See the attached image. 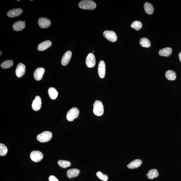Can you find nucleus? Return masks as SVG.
<instances>
[{
  "label": "nucleus",
  "mask_w": 181,
  "mask_h": 181,
  "mask_svg": "<svg viewBox=\"0 0 181 181\" xmlns=\"http://www.w3.org/2000/svg\"><path fill=\"white\" fill-rule=\"evenodd\" d=\"M79 6L81 9L92 10L96 8V4L94 1L90 0H84L80 2Z\"/></svg>",
  "instance_id": "obj_1"
},
{
  "label": "nucleus",
  "mask_w": 181,
  "mask_h": 181,
  "mask_svg": "<svg viewBox=\"0 0 181 181\" xmlns=\"http://www.w3.org/2000/svg\"><path fill=\"white\" fill-rule=\"evenodd\" d=\"M93 111L94 114L98 116H101L104 113V106L101 101L97 100L94 102Z\"/></svg>",
  "instance_id": "obj_2"
},
{
  "label": "nucleus",
  "mask_w": 181,
  "mask_h": 181,
  "mask_svg": "<svg viewBox=\"0 0 181 181\" xmlns=\"http://www.w3.org/2000/svg\"><path fill=\"white\" fill-rule=\"evenodd\" d=\"M52 136V132L48 131L44 132L37 136V140L42 143L49 142L51 140Z\"/></svg>",
  "instance_id": "obj_3"
},
{
  "label": "nucleus",
  "mask_w": 181,
  "mask_h": 181,
  "mask_svg": "<svg viewBox=\"0 0 181 181\" xmlns=\"http://www.w3.org/2000/svg\"><path fill=\"white\" fill-rule=\"evenodd\" d=\"M79 109L77 107H73L69 110L67 115V120L69 121H72L77 118L79 114Z\"/></svg>",
  "instance_id": "obj_4"
},
{
  "label": "nucleus",
  "mask_w": 181,
  "mask_h": 181,
  "mask_svg": "<svg viewBox=\"0 0 181 181\" xmlns=\"http://www.w3.org/2000/svg\"><path fill=\"white\" fill-rule=\"evenodd\" d=\"M104 37L112 43L117 41V37L114 32L112 31H106L103 33Z\"/></svg>",
  "instance_id": "obj_5"
},
{
  "label": "nucleus",
  "mask_w": 181,
  "mask_h": 181,
  "mask_svg": "<svg viewBox=\"0 0 181 181\" xmlns=\"http://www.w3.org/2000/svg\"><path fill=\"white\" fill-rule=\"evenodd\" d=\"M30 158L34 162H37L40 161L43 158V154L38 151L32 152L30 155Z\"/></svg>",
  "instance_id": "obj_6"
},
{
  "label": "nucleus",
  "mask_w": 181,
  "mask_h": 181,
  "mask_svg": "<svg viewBox=\"0 0 181 181\" xmlns=\"http://www.w3.org/2000/svg\"><path fill=\"white\" fill-rule=\"evenodd\" d=\"M96 60L95 56L92 53H90L86 58V66L89 68H92L95 66Z\"/></svg>",
  "instance_id": "obj_7"
},
{
  "label": "nucleus",
  "mask_w": 181,
  "mask_h": 181,
  "mask_svg": "<svg viewBox=\"0 0 181 181\" xmlns=\"http://www.w3.org/2000/svg\"><path fill=\"white\" fill-rule=\"evenodd\" d=\"M106 66L104 61L101 60L98 67V73L101 78H104L106 75Z\"/></svg>",
  "instance_id": "obj_8"
},
{
  "label": "nucleus",
  "mask_w": 181,
  "mask_h": 181,
  "mask_svg": "<svg viewBox=\"0 0 181 181\" xmlns=\"http://www.w3.org/2000/svg\"><path fill=\"white\" fill-rule=\"evenodd\" d=\"M26 72V66L22 63H19L17 66L16 70V76L19 78L22 77Z\"/></svg>",
  "instance_id": "obj_9"
},
{
  "label": "nucleus",
  "mask_w": 181,
  "mask_h": 181,
  "mask_svg": "<svg viewBox=\"0 0 181 181\" xmlns=\"http://www.w3.org/2000/svg\"><path fill=\"white\" fill-rule=\"evenodd\" d=\"M41 106L42 101L41 97L39 96L36 97L32 105L33 110L35 111H38L41 109Z\"/></svg>",
  "instance_id": "obj_10"
},
{
  "label": "nucleus",
  "mask_w": 181,
  "mask_h": 181,
  "mask_svg": "<svg viewBox=\"0 0 181 181\" xmlns=\"http://www.w3.org/2000/svg\"><path fill=\"white\" fill-rule=\"evenodd\" d=\"M38 23L40 28L45 29L48 28L51 25L50 21L46 18H41L39 19Z\"/></svg>",
  "instance_id": "obj_11"
},
{
  "label": "nucleus",
  "mask_w": 181,
  "mask_h": 181,
  "mask_svg": "<svg viewBox=\"0 0 181 181\" xmlns=\"http://www.w3.org/2000/svg\"><path fill=\"white\" fill-rule=\"evenodd\" d=\"M45 71V69L43 68H39L36 69L34 73V76L35 80L37 81L41 80L43 79Z\"/></svg>",
  "instance_id": "obj_12"
},
{
  "label": "nucleus",
  "mask_w": 181,
  "mask_h": 181,
  "mask_svg": "<svg viewBox=\"0 0 181 181\" xmlns=\"http://www.w3.org/2000/svg\"><path fill=\"white\" fill-rule=\"evenodd\" d=\"M72 54V52L70 51H67L64 53L61 62L62 66H66L68 64L71 59Z\"/></svg>",
  "instance_id": "obj_13"
},
{
  "label": "nucleus",
  "mask_w": 181,
  "mask_h": 181,
  "mask_svg": "<svg viewBox=\"0 0 181 181\" xmlns=\"http://www.w3.org/2000/svg\"><path fill=\"white\" fill-rule=\"evenodd\" d=\"M23 12V10L21 8H15L10 10L8 12L7 14L9 17L14 18L20 15Z\"/></svg>",
  "instance_id": "obj_14"
},
{
  "label": "nucleus",
  "mask_w": 181,
  "mask_h": 181,
  "mask_svg": "<svg viewBox=\"0 0 181 181\" xmlns=\"http://www.w3.org/2000/svg\"><path fill=\"white\" fill-rule=\"evenodd\" d=\"M52 45L51 41L46 40L39 44L38 49L39 51H43L49 48Z\"/></svg>",
  "instance_id": "obj_15"
},
{
  "label": "nucleus",
  "mask_w": 181,
  "mask_h": 181,
  "mask_svg": "<svg viewBox=\"0 0 181 181\" xmlns=\"http://www.w3.org/2000/svg\"><path fill=\"white\" fill-rule=\"evenodd\" d=\"M25 26L26 25L24 21H18L14 23L12 25V28L15 31H20L25 28Z\"/></svg>",
  "instance_id": "obj_16"
},
{
  "label": "nucleus",
  "mask_w": 181,
  "mask_h": 181,
  "mask_svg": "<svg viewBox=\"0 0 181 181\" xmlns=\"http://www.w3.org/2000/svg\"><path fill=\"white\" fill-rule=\"evenodd\" d=\"M142 163V161L141 160L139 159H136L128 164L127 167L130 169H135L139 167L141 165Z\"/></svg>",
  "instance_id": "obj_17"
},
{
  "label": "nucleus",
  "mask_w": 181,
  "mask_h": 181,
  "mask_svg": "<svg viewBox=\"0 0 181 181\" xmlns=\"http://www.w3.org/2000/svg\"><path fill=\"white\" fill-rule=\"evenodd\" d=\"M172 49L170 47H166L160 50L159 54L160 56L164 57H168L171 55Z\"/></svg>",
  "instance_id": "obj_18"
},
{
  "label": "nucleus",
  "mask_w": 181,
  "mask_h": 181,
  "mask_svg": "<svg viewBox=\"0 0 181 181\" xmlns=\"http://www.w3.org/2000/svg\"><path fill=\"white\" fill-rule=\"evenodd\" d=\"M80 173V170L76 168L69 169L67 172V175L69 178H75L78 176Z\"/></svg>",
  "instance_id": "obj_19"
},
{
  "label": "nucleus",
  "mask_w": 181,
  "mask_h": 181,
  "mask_svg": "<svg viewBox=\"0 0 181 181\" xmlns=\"http://www.w3.org/2000/svg\"><path fill=\"white\" fill-rule=\"evenodd\" d=\"M144 8L145 12L149 15L152 14L154 12V8L153 6L151 3L148 2H146L144 4Z\"/></svg>",
  "instance_id": "obj_20"
},
{
  "label": "nucleus",
  "mask_w": 181,
  "mask_h": 181,
  "mask_svg": "<svg viewBox=\"0 0 181 181\" xmlns=\"http://www.w3.org/2000/svg\"><path fill=\"white\" fill-rule=\"evenodd\" d=\"M48 93L50 98L55 100L57 98L58 92L56 89L53 87L50 88L48 90Z\"/></svg>",
  "instance_id": "obj_21"
},
{
  "label": "nucleus",
  "mask_w": 181,
  "mask_h": 181,
  "mask_svg": "<svg viewBox=\"0 0 181 181\" xmlns=\"http://www.w3.org/2000/svg\"><path fill=\"white\" fill-rule=\"evenodd\" d=\"M165 76L168 80L174 81L176 79V75L175 72L172 70H168L165 73Z\"/></svg>",
  "instance_id": "obj_22"
},
{
  "label": "nucleus",
  "mask_w": 181,
  "mask_h": 181,
  "mask_svg": "<svg viewBox=\"0 0 181 181\" xmlns=\"http://www.w3.org/2000/svg\"><path fill=\"white\" fill-rule=\"evenodd\" d=\"M140 43L142 47L149 48L151 45V42L149 39L146 38H143L140 41Z\"/></svg>",
  "instance_id": "obj_23"
},
{
  "label": "nucleus",
  "mask_w": 181,
  "mask_h": 181,
  "mask_svg": "<svg viewBox=\"0 0 181 181\" xmlns=\"http://www.w3.org/2000/svg\"><path fill=\"white\" fill-rule=\"evenodd\" d=\"M147 175L150 179H153L154 178H157L159 176V173L157 169H152L149 170Z\"/></svg>",
  "instance_id": "obj_24"
},
{
  "label": "nucleus",
  "mask_w": 181,
  "mask_h": 181,
  "mask_svg": "<svg viewBox=\"0 0 181 181\" xmlns=\"http://www.w3.org/2000/svg\"><path fill=\"white\" fill-rule=\"evenodd\" d=\"M14 62L12 60H7L1 63V66L3 69L10 68L13 66Z\"/></svg>",
  "instance_id": "obj_25"
},
{
  "label": "nucleus",
  "mask_w": 181,
  "mask_h": 181,
  "mask_svg": "<svg viewBox=\"0 0 181 181\" xmlns=\"http://www.w3.org/2000/svg\"><path fill=\"white\" fill-rule=\"evenodd\" d=\"M142 23L139 21H135L131 25L132 28L135 29L137 31L140 30L142 28Z\"/></svg>",
  "instance_id": "obj_26"
},
{
  "label": "nucleus",
  "mask_w": 181,
  "mask_h": 181,
  "mask_svg": "<svg viewBox=\"0 0 181 181\" xmlns=\"http://www.w3.org/2000/svg\"><path fill=\"white\" fill-rule=\"evenodd\" d=\"M58 164L60 167L64 168L69 167L71 165L70 162L64 160H60L58 162Z\"/></svg>",
  "instance_id": "obj_27"
},
{
  "label": "nucleus",
  "mask_w": 181,
  "mask_h": 181,
  "mask_svg": "<svg viewBox=\"0 0 181 181\" xmlns=\"http://www.w3.org/2000/svg\"><path fill=\"white\" fill-rule=\"evenodd\" d=\"M8 149L7 147L3 144H0V155L1 156H5L7 154Z\"/></svg>",
  "instance_id": "obj_28"
},
{
  "label": "nucleus",
  "mask_w": 181,
  "mask_h": 181,
  "mask_svg": "<svg viewBox=\"0 0 181 181\" xmlns=\"http://www.w3.org/2000/svg\"><path fill=\"white\" fill-rule=\"evenodd\" d=\"M96 175L100 180L104 181H107L108 176L106 175L103 174L101 172L99 171L96 173Z\"/></svg>",
  "instance_id": "obj_29"
},
{
  "label": "nucleus",
  "mask_w": 181,
  "mask_h": 181,
  "mask_svg": "<svg viewBox=\"0 0 181 181\" xmlns=\"http://www.w3.org/2000/svg\"><path fill=\"white\" fill-rule=\"evenodd\" d=\"M49 181H59L56 177L53 176H51L49 177Z\"/></svg>",
  "instance_id": "obj_30"
},
{
  "label": "nucleus",
  "mask_w": 181,
  "mask_h": 181,
  "mask_svg": "<svg viewBox=\"0 0 181 181\" xmlns=\"http://www.w3.org/2000/svg\"><path fill=\"white\" fill-rule=\"evenodd\" d=\"M178 56L179 57V59L181 62V52H180V53L179 54Z\"/></svg>",
  "instance_id": "obj_31"
},
{
  "label": "nucleus",
  "mask_w": 181,
  "mask_h": 181,
  "mask_svg": "<svg viewBox=\"0 0 181 181\" xmlns=\"http://www.w3.org/2000/svg\"><path fill=\"white\" fill-rule=\"evenodd\" d=\"M0 52H1V54H0V55L1 56V55L2 54V52L1 51H0Z\"/></svg>",
  "instance_id": "obj_32"
},
{
  "label": "nucleus",
  "mask_w": 181,
  "mask_h": 181,
  "mask_svg": "<svg viewBox=\"0 0 181 181\" xmlns=\"http://www.w3.org/2000/svg\"><path fill=\"white\" fill-rule=\"evenodd\" d=\"M24 22L25 23V21H24Z\"/></svg>",
  "instance_id": "obj_33"
}]
</instances>
